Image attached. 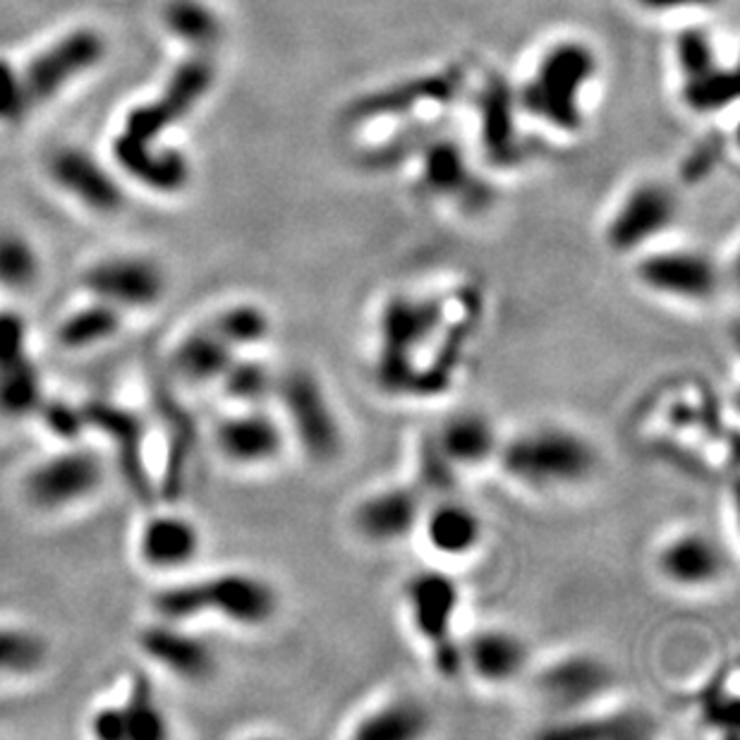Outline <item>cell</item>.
<instances>
[{
  "label": "cell",
  "instance_id": "6da1fadb",
  "mask_svg": "<svg viewBox=\"0 0 740 740\" xmlns=\"http://www.w3.org/2000/svg\"><path fill=\"white\" fill-rule=\"evenodd\" d=\"M513 484L530 492H569L585 486L600 470L594 441L563 424H534L503 436L496 463Z\"/></svg>",
  "mask_w": 740,
  "mask_h": 740
},
{
  "label": "cell",
  "instance_id": "7a4b0ae2",
  "mask_svg": "<svg viewBox=\"0 0 740 740\" xmlns=\"http://www.w3.org/2000/svg\"><path fill=\"white\" fill-rule=\"evenodd\" d=\"M278 417L290 444L317 465L334 463L343 453V424L324 382L307 367L278 372L274 391Z\"/></svg>",
  "mask_w": 740,
  "mask_h": 740
},
{
  "label": "cell",
  "instance_id": "3957f363",
  "mask_svg": "<svg viewBox=\"0 0 740 740\" xmlns=\"http://www.w3.org/2000/svg\"><path fill=\"white\" fill-rule=\"evenodd\" d=\"M463 602L458 580L444 571H420L403 588V604L415 635L432 654L441 675H463L461 638L455 621Z\"/></svg>",
  "mask_w": 740,
  "mask_h": 740
},
{
  "label": "cell",
  "instance_id": "277c9868",
  "mask_svg": "<svg viewBox=\"0 0 740 740\" xmlns=\"http://www.w3.org/2000/svg\"><path fill=\"white\" fill-rule=\"evenodd\" d=\"M106 475L101 453L77 441L27 467L20 480V496L34 513H68L99 496Z\"/></svg>",
  "mask_w": 740,
  "mask_h": 740
},
{
  "label": "cell",
  "instance_id": "5b68a950",
  "mask_svg": "<svg viewBox=\"0 0 740 740\" xmlns=\"http://www.w3.org/2000/svg\"><path fill=\"white\" fill-rule=\"evenodd\" d=\"M190 588L195 623L199 619H218L240 631H259L280 613V594L274 582L251 571H220L193 578Z\"/></svg>",
  "mask_w": 740,
  "mask_h": 740
},
{
  "label": "cell",
  "instance_id": "8992f818",
  "mask_svg": "<svg viewBox=\"0 0 740 740\" xmlns=\"http://www.w3.org/2000/svg\"><path fill=\"white\" fill-rule=\"evenodd\" d=\"M594 56L582 43H559L551 49L537 77L523 89V106L563 132H575L582 122L580 91L594 75Z\"/></svg>",
  "mask_w": 740,
  "mask_h": 740
},
{
  "label": "cell",
  "instance_id": "52a82bcc",
  "mask_svg": "<svg viewBox=\"0 0 740 740\" xmlns=\"http://www.w3.org/2000/svg\"><path fill=\"white\" fill-rule=\"evenodd\" d=\"M87 297L118 307L125 314L149 312L168 295V274L147 255H110L91 262L80 276Z\"/></svg>",
  "mask_w": 740,
  "mask_h": 740
},
{
  "label": "cell",
  "instance_id": "ba28073f",
  "mask_svg": "<svg viewBox=\"0 0 740 740\" xmlns=\"http://www.w3.org/2000/svg\"><path fill=\"white\" fill-rule=\"evenodd\" d=\"M633 274L648 293L683 305L714 300L723 283L714 259L695 249L640 251Z\"/></svg>",
  "mask_w": 740,
  "mask_h": 740
},
{
  "label": "cell",
  "instance_id": "9c48e42d",
  "mask_svg": "<svg viewBox=\"0 0 740 740\" xmlns=\"http://www.w3.org/2000/svg\"><path fill=\"white\" fill-rule=\"evenodd\" d=\"M211 441L218 458L240 470L276 465L290 444L272 405L233 407L214 424Z\"/></svg>",
  "mask_w": 740,
  "mask_h": 740
},
{
  "label": "cell",
  "instance_id": "30bf717a",
  "mask_svg": "<svg viewBox=\"0 0 740 740\" xmlns=\"http://www.w3.org/2000/svg\"><path fill=\"white\" fill-rule=\"evenodd\" d=\"M211 85L214 66L209 58L195 56L182 60L180 66L172 70L170 80L166 82V89L159 97L130 110L128 118H125L122 132L156 141L164 132H168L172 125L193 114V108L207 97Z\"/></svg>",
  "mask_w": 740,
  "mask_h": 740
},
{
  "label": "cell",
  "instance_id": "8fae6325",
  "mask_svg": "<svg viewBox=\"0 0 740 740\" xmlns=\"http://www.w3.org/2000/svg\"><path fill=\"white\" fill-rule=\"evenodd\" d=\"M654 571L669 588L683 592L710 590L727 578L729 556L710 532L685 527L669 534L654 551Z\"/></svg>",
  "mask_w": 740,
  "mask_h": 740
},
{
  "label": "cell",
  "instance_id": "7c38bea8",
  "mask_svg": "<svg viewBox=\"0 0 740 740\" xmlns=\"http://www.w3.org/2000/svg\"><path fill=\"white\" fill-rule=\"evenodd\" d=\"M613 683L606 661L590 652H565L534 673V688L542 702L556 714H582L606 695Z\"/></svg>",
  "mask_w": 740,
  "mask_h": 740
},
{
  "label": "cell",
  "instance_id": "4fadbf2b",
  "mask_svg": "<svg viewBox=\"0 0 740 740\" xmlns=\"http://www.w3.org/2000/svg\"><path fill=\"white\" fill-rule=\"evenodd\" d=\"M106 56V41L93 29H75L53 41L22 70L29 99L34 106L49 101L77 77L97 68Z\"/></svg>",
  "mask_w": 740,
  "mask_h": 740
},
{
  "label": "cell",
  "instance_id": "5bb4252c",
  "mask_svg": "<svg viewBox=\"0 0 740 740\" xmlns=\"http://www.w3.org/2000/svg\"><path fill=\"white\" fill-rule=\"evenodd\" d=\"M424 496L415 484H388L362 496L351 513L359 540L374 546H396L417 534Z\"/></svg>",
  "mask_w": 740,
  "mask_h": 740
},
{
  "label": "cell",
  "instance_id": "9a60e30c",
  "mask_svg": "<svg viewBox=\"0 0 740 740\" xmlns=\"http://www.w3.org/2000/svg\"><path fill=\"white\" fill-rule=\"evenodd\" d=\"M139 654L156 669L185 683L209 681L218 669L211 644L190 631V625L156 619L145 625L135 638Z\"/></svg>",
  "mask_w": 740,
  "mask_h": 740
},
{
  "label": "cell",
  "instance_id": "2e32d148",
  "mask_svg": "<svg viewBox=\"0 0 740 740\" xmlns=\"http://www.w3.org/2000/svg\"><path fill=\"white\" fill-rule=\"evenodd\" d=\"M463 673L490 688H503L532 669V650L527 640L506 625H482L461 638Z\"/></svg>",
  "mask_w": 740,
  "mask_h": 740
},
{
  "label": "cell",
  "instance_id": "e0dca14e",
  "mask_svg": "<svg viewBox=\"0 0 740 740\" xmlns=\"http://www.w3.org/2000/svg\"><path fill=\"white\" fill-rule=\"evenodd\" d=\"M675 214H679V201L669 187L654 182L640 185L613 214L606 228V243L619 255H640L673 226Z\"/></svg>",
  "mask_w": 740,
  "mask_h": 740
},
{
  "label": "cell",
  "instance_id": "ac0fdd59",
  "mask_svg": "<svg viewBox=\"0 0 740 740\" xmlns=\"http://www.w3.org/2000/svg\"><path fill=\"white\" fill-rule=\"evenodd\" d=\"M204 551V532L190 515L164 511L141 523L135 554L147 571L178 573L190 569Z\"/></svg>",
  "mask_w": 740,
  "mask_h": 740
},
{
  "label": "cell",
  "instance_id": "d6986e66",
  "mask_svg": "<svg viewBox=\"0 0 740 740\" xmlns=\"http://www.w3.org/2000/svg\"><path fill=\"white\" fill-rule=\"evenodd\" d=\"M49 176L60 193L99 216H114L125 207V193L103 164L82 149H58L49 159Z\"/></svg>",
  "mask_w": 740,
  "mask_h": 740
},
{
  "label": "cell",
  "instance_id": "ffe728a7",
  "mask_svg": "<svg viewBox=\"0 0 740 740\" xmlns=\"http://www.w3.org/2000/svg\"><path fill=\"white\" fill-rule=\"evenodd\" d=\"M417 534L438 559L461 561L482 546L484 521L458 494L436 496L424 503Z\"/></svg>",
  "mask_w": 740,
  "mask_h": 740
},
{
  "label": "cell",
  "instance_id": "44dd1931",
  "mask_svg": "<svg viewBox=\"0 0 740 740\" xmlns=\"http://www.w3.org/2000/svg\"><path fill=\"white\" fill-rule=\"evenodd\" d=\"M434 448L461 475L496 463L501 448V432L496 422L482 411H455L438 424L430 436Z\"/></svg>",
  "mask_w": 740,
  "mask_h": 740
},
{
  "label": "cell",
  "instance_id": "7402d4cb",
  "mask_svg": "<svg viewBox=\"0 0 740 740\" xmlns=\"http://www.w3.org/2000/svg\"><path fill=\"white\" fill-rule=\"evenodd\" d=\"M114 159L130 180L149 193L178 195L190 185L193 168L187 156L178 149L156 147V141L120 132L114 141Z\"/></svg>",
  "mask_w": 740,
  "mask_h": 740
},
{
  "label": "cell",
  "instance_id": "603a6c76",
  "mask_svg": "<svg viewBox=\"0 0 740 740\" xmlns=\"http://www.w3.org/2000/svg\"><path fill=\"white\" fill-rule=\"evenodd\" d=\"M238 355L209 324L195 326L176 341L170 351V372L187 386H216L226 367Z\"/></svg>",
  "mask_w": 740,
  "mask_h": 740
},
{
  "label": "cell",
  "instance_id": "cb8c5ba5",
  "mask_svg": "<svg viewBox=\"0 0 740 740\" xmlns=\"http://www.w3.org/2000/svg\"><path fill=\"white\" fill-rule=\"evenodd\" d=\"M458 89H461L458 70L444 72V75H424V77H417V80L369 93V97L355 101L351 108V118L372 120V118H384V116H398L424 101L448 103L455 93H458Z\"/></svg>",
  "mask_w": 740,
  "mask_h": 740
},
{
  "label": "cell",
  "instance_id": "d4e9b609",
  "mask_svg": "<svg viewBox=\"0 0 740 740\" xmlns=\"http://www.w3.org/2000/svg\"><path fill=\"white\" fill-rule=\"evenodd\" d=\"M125 322H128V314L89 297L87 303L62 314L56 324V343L68 353L97 351L122 334Z\"/></svg>",
  "mask_w": 740,
  "mask_h": 740
},
{
  "label": "cell",
  "instance_id": "484cf974",
  "mask_svg": "<svg viewBox=\"0 0 740 740\" xmlns=\"http://www.w3.org/2000/svg\"><path fill=\"white\" fill-rule=\"evenodd\" d=\"M432 714L417 698L393 695L362 714L351 731L357 740H417L430 736Z\"/></svg>",
  "mask_w": 740,
  "mask_h": 740
},
{
  "label": "cell",
  "instance_id": "4316f807",
  "mask_svg": "<svg viewBox=\"0 0 740 740\" xmlns=\"http://www.w3.org/2000/svg\"><path fill=\"white\" fill-rule=\"evenodd\" d=\"M207 324L235 353H255L274 336L272 312L255 300H235L218 307Z\"/></svg>",
  "mask_w": 740,
  "mask_h": 740
},
{
  "label": "cell",
  "instance_id": "83f0119b",
  "mask_svg": "<svg viewBox=\"0 0 740 740\" xmlns=\"http://www.w3.org/2000/svg\"><path fill=\"white\" fill-rule=\"evenodd\" d=\"M276 382L278 372H274L269 362H264L255 353H238L216 386L233 407H249L269 405L274 401Z\"/></svg>",
  "mask_w": 740,
  "mask_h": 740
},
{
  "label": "cell",
  "instance_id": "f1b7e54d",
  "mask_svg": "<svg viewBox=\"0 0 740 740\" xmlns=\"http://www.w3.org/2000/svg\"><path fill=\"white\" fill-rule=\"evenodd\" d=\"M482 139L490 159L496 164H511L517 156L513 99L509 87L501 80H492L484 87L482 97Z\"/></svg>",
  "mask_w": 740,
  "mask_h": 740
},
{
  "label": "cell",
  "instance_id": "f546056e",
  "mask_svg": "<svg viewBox=\"0 0 740 740\" xmlns=\"http://www.w3.org/2000/svg\"><path fill=\"white\" fill-rule=\"evenodd\" d=\"M43 264L37 245L27 235L0 228V290L27 295L41 283Z\"/></svg>",
  "mask_w": 740,
  "mask_h": 740
},
{
  "label": "cell",
  "instance_id": "4dcf8cb0",
  "mask_svg": "<svg viewBox=\"0 0 740 740\" xmlns=\"http://www.w3.org/2000/svg\"><path fill=\"white\" fill-rule=\"evenodd\" d=\"M43 401V382L34 357L29 355L0 367V415L12 420L34 417Z\"/></svg>",
  "mask_w": 740,
  "mask_h": 740
},
{
  "label": "cell",
  "instance_id": "1f68e13d",
  "mask_svg": "<svg viewBox=\"0 0 740 740\" xmlns=\"http://www.w3.org/2000/svg\"><path fill=\"white\" fill-rule=\"evenodd\" d=\"M424 185L432 193L451 195V197H465L467 201L475 199L480 187L475 178L465 166L463 151L451 145V141H438L432 145L424 154Z\"/></svg>",
  "mask_w": 740,
  "mask_h": 740
},
{
  "label": "cell",
  "instance_id": "d6a6232c",
  "mask_svg": "<svg viewBox=\"0 0 740 740\" xmlns=\"http://www.w3.org/2000/svg\"><path fill=\"white\" fill-rule=\"evenodd\" d=\"M164 22L172 37L193 49H209L220 37L218 14L204 0H168Z\"/></svg>",
  "mask_w": 740,
  "mask_h": 740
},
{
  "label": "cell",
  "instance_id": "836d02e7",
  "mask_svg": "<svg viewBox=\"0 0 740 740\" xmlns=\"http://www.w3.org/2000/svg\"><path fill=\"white\" fill-rule=\"evenodd\" d=\"M738 97V80L736 72L723 68H710L695 77H688L683 99L685 103L698 110V114H714L731 106Z\"/></svg>",
  "mask_w": 740,
  "mask_h": 740
},
{
  "label": "cell",
  "instance_id": "e575fe53",
  "mask_svg": "<svg viewBox=\"0 0 740 740\" xmlns=\"http://www.w3.org/2000/svg\"><path fill=\"white\" fill-rule=\"evenodd\" d=\"M46 661V642L22 631V628L0 625V675L34 673Z\"/></svg>",
  "mask_w": 740,
  "mask_h": 740
},
{
  "label": "cell",
  "instance_id": "d590c367",
  "mask_svg": "<svg viewBox=\"0 0 740 740\" xmlns=\"http://www.w3.org/2000/svg\"><path fill=\"white\" fill-rule=\"evenodd\" d=\"M125 740H161L168 736V719L149 690H139L122 702Z\"/></svg>",
  "mask_w": 740,
  "mask_h": 740
},
{
  "label": "cell",
  "instance_id": "8d00e7d4",
  "mask_svg": "<svg viewBox=\"0 0 740 740\" xmlns=\"http://www.w3.org/2000/svg\"><path fill=\"white\" fill-rule=\"evenodd\" d=\"M34 108L29 99L22 70L0 58V122H18Z\"/></svg>",
  "mask_w": 740,
  "mask_h": 740
},
{
  "label": "cell",
  "instance_id": "74e56055",
  "mask_svg": "<svg viewBox=\"0 0 740 740\" xmlns=\"http://www.w3.org/2000/svg\"><path fill=\"white\" fill-rule=\"evenodd\" d=\"M29 324L18 309H0V367L29 357Z\"/></svg>",
  "mask_w": 740,
  "mask_h": 740
},
{
  "label": "cell",
  "instance_id": "f35d334b",
  "mask_svg": "<svg viewBox=\"0 0 740 740\" xmlns=\"http://www.w3.org/2000/svg\"><path fill=\"white\" fill-rule=\"evenodd\" d=\"M37 415L46 422L49 432L60 436L66 444H77V441H80V432L89 430L85 411H77V407H70L66 403L43 401Z\"/></svg>",
  "mask_w": 740,
  "mask_h": 740
},
{
  "label": "cell",
  "instance_id": "ab89813d",
  "mask_svg": "<svg viewBox=\"0 0 740 740\" xmlns=\"http://www.w3.org/2000/svg\"><path fill=\"white\" fill-rule=\"evenodd\" d=\"M675 56H679L681 68L688 77H695L717 66L712 43L700 29L683 31V34L679 37V43H675Z\"/></svg>",
  "mask_w": 740,
  "mask_h": 740
},
{
  "label": "cell",
  "instance_id": "60d3db41",
  "mask_svg": "<svg viewBox=\"0 0 740 740\" xmlns=\"http://www.w3.org/2000/svg\"><path fill=\"white\" fill-rule=\"evenodd\" d=\"M721 156H723V139H719V137L704 139L702 145H698V149L685 159V164L681 168V176H685V180H690V182L710 176V172L717 168V164L721 161Z\"/></svg>",
  "mask_w": 740,
  "mask_h": 740
},
{
  "label": "cell",
  "instance_id": "b9f144b4",
  "mask_svg": "<svg viewBox=\"0 0 740 740\" xmlns=\"http://www.w3.org/2000/svg\"><path fill=\"white\" fill-rule=\"evenodd\" d=\"M89 733L97 740H125V717L120 704H103L89 719Z\"/></svg>",
  "mask_w": 740,
  "mask_h": 740
},
{
  "label": "cell",
  "instance_id": "7bdbcfd3",
  "mask_svg": "<svg viewBox=\"0 0 740 740\" xmlns=\"http://www.w3.org/2000/svg\"><path fill=\"white\" fill-rule=\"evenodd\" d=\"M640 6L650 10H679V8H707L717 0H638Z\"/></svg>",
  "mask_w": 740,
  "mask_h": 740
}]
</instances>
